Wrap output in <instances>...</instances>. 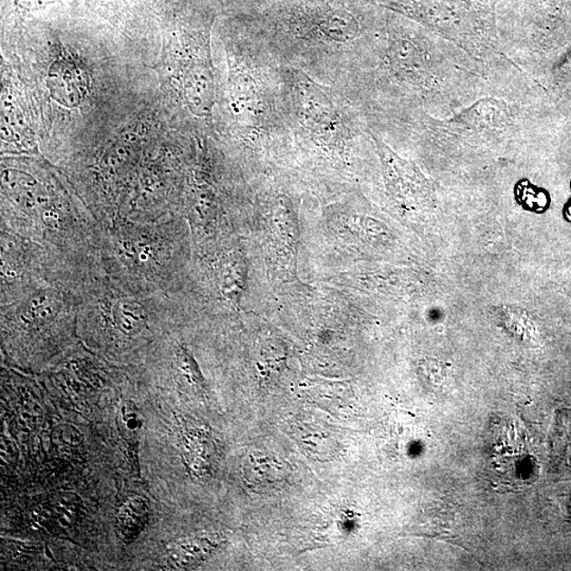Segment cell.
I'll list each match as a JSON object with an SVG mask.
<instances>
[{
	"label": "cell",
	"instance_id": "obj_1",
	"mask_svg": "<svg viewBox=\"0 0 571 571\" xmlns=\"http://www.w3.org/2000/svg\"><path fill=\"white\" fill-rule=\"evenodd\" d=\"M173 221L114 219L103 226L101 262L104 268L175 295L178 244Z\"/></svg>",
	"mask_w": 571,
	"mask_h": 571
},
{
	"label": "cell",
	"instance_id": "obj_2",
	"mask_svg": "<svg viewBox=\"0 0 571 571\" xmlns=\"http://www.w3.org/2000/svg\"><path fill=\"white\" fill-rule=\"evenodd\" d=\"M296 82L297 110L304 126L315 133L336 131L339 117L332 101L307 76L298 74Z\"/></svg>",
	"mask_w": 571,
	"mask_h": 571
},
{
	"label": "cell",
	"instance_id": "obj_3",
	"mask_svg": "<svg viewBox=\"0 0 571 571\" xmlns=\"http://www.w3.org/2000/svg\"><path fill=\"white\" fill-rule=\"evenodd\" d=\"M291 436L300 444L305 453L317 460L333 459L338 450V441L328 430L315 421L294 418L288 423Z\"/></svg>",
	"mask_w": 571,
	"mask_h": 571
},
{
	"label": "cell",
	"instance_id": "obj_4",
	"mask_svg": "<svg viewBox=\"0 0 571 571\" xmlns=\"http://www.w3.org/2000/svg\"><path fill=\"white\" fill-rule=\"evenodd\" d=\"M244 476L247 484L256 490L276 488L288 478L286 463L269 453L252 452L244 461Z\"/></svg>",
	"mask_w": 571,
	"mask_h": 571
},
{
	"label": "cell",
	"instance_id": "obj_5",
	"mask_svg": "<svg viewBox=\"0 0 571 571\" xmlns=\"http://www.w3.org/2000/svg\"><path fill=\"white\" fill-rule=\"evenodd\" d=\"M218 539L197 537L183 539L170 550L169 564L176 569L189 568L212 554L218 548Z\"/></svg>",
	"mask_w": 571,
	"mask_h": 571
},
{
	"label": "cell",
	"instance_id": "obj_6",
	"mask_svg": "<svg viewBox=\"0 0 571 571\" xmlns=\"http://www.w3.org/2000/svg\"><path fill=\"white\" fill-rule=\"evenodd\" d=\"M149 508L146 501L137 498L127 501L118 517V531L125 541L135 538L148 520Z\"/></svg>",
	"mask_w": 571,
	"mask_h": 571
},
{
	"label": "cell",
	"instance_id": "obj_7",
	"mask_svg": "<svg viewBox=\"0 0 571 571\" xmlns=\"http://www.w3.org/2000/svg\"><path fill=\"white\" fill-rule=\"evenodd\" d=\"M175 368L183 382L192 387L197 392L205 389V379L197 364L193 354L190 353L188 347L180 344L175 351Z\"/></svg>",
	"mask_w": 571,
	"mask_h": 571
},
{
	"label": "cell",
	"instance_id": "obj_8",
	"mask_svg": "<svg viewBox=\"0 0 571 571\" xmlns=\"http://www.w3.org/2000/svg\"><path fill=\"white\" fill-rule=\"evenodd\" d=\"M209 440L206 435L190 434L187 438V460L189 466L194 469H205L208 465V459L211 456V447Z\"/></svg>",
	"mask_w": 571,
	"mask_h": 571
},
{
	"label": "cell",
	"instance_id": "obj_9",
	"mask_svg": "<svg viewBox=\"0 0 571 571\" xmlns=\"http://www.w3.org/2000/svg\"><path fill=\"white\" fill-rule=\"evenodd\" d=\"M120 417L123 435L129 440H132L142 429L141 412H140L135 403L126 402L121 408Z\"/></svg>",
	"mask_w": 571,
	"mask_h": 571
},
{
	"label": "cell",
	"instance_id": "obj_10",
	"mask_svg": "<svg viewBox=\"0 0 571 571\" xmlns=\"http://www.w3.org/2000/svg\"><path fill=\"white\" fill-rule=\"evenodd\" d=\"M54 2L57 0H16L17 5L28 10L41 9L43 6Z\"/></svg>",
	"mask_w": 571,
	"mask_h": 571
}]
</instances>
